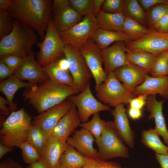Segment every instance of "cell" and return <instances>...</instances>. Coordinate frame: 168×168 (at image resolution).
<instances>
[{
  "label": "cell",
  "instance_id": "cell-11",
  "mask_svg": "<svg viewBox=\"0 0 168 168\" xmlns=\"http://www.w3.org/2000/svg\"><path fill=\"white\" fill-rule=\"evenodd\" d=\"M80 50L95 80V87H97L105 81L108 76L103 67L102 50L90 38Z\"/></svg>",
  "mask_w": 168,
  "mask_h": 168
},
{
  "label": "cell",
  "instance_id": "cell-54",
  "mask_svg": "<svg viewBox=\"0 0 168 168\" xmlns=\"http://www.w3.org/2000/svg\"><path fill=\"white\" fill-rule=\"evenodd\" d=\"M13 147L7 146L1 142L0 143V158H2L3 156L7 153L12 151Z\"/></svg>",
  "mask_w": 168,
  "mask_h": 168
},
{
  "label": "cell",
  "instance_id": "cell-28",
  "mask_svg": "<svg viewBox=\"0 0 168 168\" xmlns=\"http://www.w3.org/2000/svg\"><path fill=\"white\" fill-rule=\"evenodd\" d=\"M159 135L154 129L143 130L142 132L141 142L145 146L152 150L156 153L168 155V150L160 140Z\"/></svg>",
  "mask_w": 168,
  "mask_h": 168
},
{
  "label": "cell",
  "instance_id": "cell-41",
  "mask_svg": "<svg viewBox=\"0 0 168 168\" xmlns=\"http://www.w3.org/2000/svg\"><path fill=\"white\" fill-rule=\"evenodd\" d=\"M124 0H104L101 11L109 13L123 12Z\"/></svg>",
  "mask_w": 168,
  "mask_h": 168
},
{
  "label": "cell",
  "instance_id": "cell-57",
  "mask_svg": "<svg viewBox=\"0 0 168 168\" xmlns=\"http://www.w3.org/2000/svg\"><path fill=\"white\" fill-rule=\"evenodd\" d=\"M54 168H67L65 166H63L60 163H59L56 165V166Z\"/></svg>",
  "mask_w": 168,
  "mask_h": 168
},
{
  "label": "cell",
  "instance_id": "cell-42",
  "mask_svg": "<svg viewBox=\"0 0 168 168\" xmlns=\"http://www.w3.org/2000/svg\"><path fill=\"white\" fill-rule=\"evenodd\" d=\"M0 58L14 73L22 65L24 61V58L13 54L6 55Z\"/></svg>",
  "mask_w": 168,
  "mask_h": 168
},
{
  "label": "cell",
  "instance_id": "cell-51",
  "mask_svg": "<svg viewBox=\"0 0 168 168\" xmlns=\"http://www.w3.org/2000/svg\"><path fill=\"white\" fill-rule=\"evenodd\" d=\"M129 116L133 120L140 119L142 116L141 110L129 107L128 110Z\"/></svg>",
  "mask_w": 168,
  "mask_h": 168
},
{
  "label": "cell",
  "instance_id": "cell-19",
  "mask_svg": "<svg viewBox=\"0 0 168 168\" xmlns=\"http://www.w3.org/2000/svg\"><path fill=\"white\" fill-rule=\"evenodd\" d=\"M68 145L66 141L48 136L40 154L41 159L49 168H54L59 163L61 157Z\"/></svg>",
  "mask_w": 168,
  "mask_h": 168
},
{
  "label": "cell",
  "instance_id": "cell-18",
  "mask_svg": "<svg viewBox=\"0 0 168 168\" xmlns=\"http://www.w3.org/2000/svg\"><path fill=\"white\" fill-rule=\"evenodd\" d=\"M94 141L95 139L91 133L82 128L76 130L72 135L67 139V142L86 157H98V152L93 146Z\"/></svg>",
  "mask_w": 168,
  "mask_h": 168
},
{
  "label": "cell",
  "instance_id": "cell-26",
  "mask_svg": "<svg viewBox=\"0 0 168 168\" xmlns=\"http://www.w3.org/2000/svg\"><path fill=\"white\" fill-rule=\"evenodd\" d=\"M125 17L123 12L112 14L100 11L96 16L98 28L115 31H122Z\"/></svg>",
  "mask_w": 168,
  "mask_h": 168
},
{
  "label": "cell",
  "instance_id": "cell-53",
  "mask_svg": "<svg viewBox=\"0 0 168 168\" xmlns=\"http://www.w3.org/2000/svg\"><path fill=\"white\" fill-rule=\"evenodd\" d=\"M25 168H49L45 163L41 159L29 165Z\"/></svg>",
  "mask_w": 168,
  "mask_h": 168
},
{
  "label": "cell",
  "instance_id": "cell-20",
  "mask_svg": "<svg viewBox=\"0 0 168 168\" xmlns=\"http://www.w3.org/2000/svg\"><path fill=\"white\" fill-rule=\"evenodd\" d=\"M125 111L122 104L115 107L111 113L114 118V127L118 135L123 141L132 148L134 145V134L130 127Z\"/></svg>",
  "mask_w": 168,
  "mask_h": 168
},
{
  "label": "cell",
  "instance_id": "cell-46",
  "mask_svg": "<svg viewBox=\"0 0 168 168\" xmlns=\"http://www.w3.org/2000/svg\"><path fill=\"white\" fill-rule=\"evenodd\" d=\"M14 72L5 64L2 60L0 59V80L3 81L9 77Z\"/></svg>",
  "mask_w": 168,
  "mask_h": 168
},
{
  "label": "cell",
  "instance_id": "cell-56",
  "mask_svg": "<svg viewBox=\"0 0 168 168\" xmlns=\"http://www.w3.org/2000/svg\"><path fill=\"white\" fill-rule=\"evenodd\" d=\"M13 0H0V9L7 10Z\"/></svg>",
  "mask_w": 168,
  "mask_h": 168
},
{
  "label": "cell",
  "instance_id": "cell-5",
  "mask_svg": "<svg viewBox=\"0 0 168 168\" xmlns=\"http://www.w3.org/2000/svg\"><path fill=\"white\" fill-rule=\"evenodd\" d=\"M36 44L40 49L37 54V61L42 67L65 56V44L56 29L51 16L44 39Z\"/></svg>",
  "mask_w": 168,
  "mask_h": 168
},
{
  "label": "cell",
  "instance_id": "cell-37",
  "mask_svg": "<svg viewBox=\"0 0 168 168\" xmlns=\"http://www.w3.org/2000/svg\"><path fill=\"white\" fill-rule=\"evenodd\" d=\"M69 3L70 6L82 16L94 14V0H69Z\"/></svg>",
  "mask_w": 168,
  "mask_h": 168
},
{
  "label": "cell",
  "instance_id": "cell-38",
  "mask_svg": "<svg viewBox=\"0 0 168 168\" xmlns=\"http://www.w3.org/2000/svg\"><path fill=\"white\" fill-rule=\"evenodd\" d=\"M21 152L23 161L29 165L41 159L40 154L37 149L27 142L21 143L19 147Z\"/></svg>",
  "mask_w": 168,
  "mask_h": 168
},
{
  "label": "cell",
  "instance_id": "cell-8",
  "mask_svg": "<svg viewBox=\"0 0 168 168\" xmlns=\"http://www.w3.org/2000/svg\"><path fill=\"white\" fill-rule=\"evenodd\" d=\"M97 28L96 16L93 14L84 16L78 24L59 34L65 44L80 50Z\"/></svg>",
  "mask_w": 168,
  "mask_h": 168
},
{
  "label": "cell",
  "instance_id": "cell-16",
  "mask_svg": "<svg viewBox=\"0 0 168 168\" xmlns=\"http://www.w3.org/2000/svg\"><path fill=\"white\" fill-rule=\"evenodd\" d=\"M114 72L125 87L132 93L144 81L146 76L149 73L148 71L131 63L120 67Z\"/></svg>",
  "mask_w": 168,
  "mask_h": 168
},
{
  "label": "cell",
  "instance_id": "cell-49",
  "mask_svg": "<svg viewBox=\"0 0 168 168\" xmlns=\"http://www.w3.org/2000/svg\"><path fill=\"white\" fill-rule=\"evenodd\" d=\"M155 157L161 168H168V155L155 153Z\"/></svg>",
  "mask_w": 168,
  "mask_h": 168
},
{
  "label": "cell",
  "instance_id": "cell-14",
  "mask_svg": "<svg viewBox=\"0 0 168 168\" xmlns=\"http://www.w3.org/2000/svg\"><path fill=\"white\" fill-rule=\"evenodd\" d=\"M124 42H115L102 50L105 70L107 75L120 67L130 64L127 55L128 49Z\"/></svg>",
  "mask_w": 168,
  "mask_h": 168
},
{
  "label": "cell",
  "instance_id": "cell-55",
  "mask_svg": "<svg viewBox=\"0 0 168 168\" xmlns=\"http://www.w3.org/2000/svg\"><path fill=\"white\" fill-rule=\"evenodd\" d=\"M104 0H94V14L96 16L101 11V7Z\"/></svg>",
  "mask_w": 168,
  "mask_h": 168
},
{
  "label": "cell",
  "instance_id": "cell-1",
  "mask_svg": "<svg viewBox=\"0 0 168 168\" xmlns=\"http://www.w3.org/2000/svg\"><path fill=\"white\" fill-rule=\"evenodd\" d=\"M51 0H13L7 10L15 19L32 28L43 40L51 16Z\"/></svg>",
  "mask_w": 168,
  "mask_h": 168
},
{
  "label": "cell",
  "instance_id": "cell-30",
  "mask_svg": "<svg viewBox=\"0 0 168 168\" xmlns=\"http://www.w3.org/2000/svg\"><path fill=\"white\" fill-rule=\"evenodd\" d=\"M123 13L146 27L147 25L146 13L137 0H124Z\"/></svg>",
  "mask_w": 168,
  "mask_h": 168
},
{
  "label": "cell",
  "instance_id": "cell-15",
  "mask_svg": "<svg viewBox=\"0 0 168 168\" xmlns=\"http://www.w3.org/2000/svg\"><path fill=\"white\" fill-rule=\"evenodd\" d=\"M14 74L22 81L34 84L42 83L49 79L43 67L35 59L32 51L24 58L23 63Z\"/></svg>",
  "mask_w": 168,
  "mask_h": 168
},
{
  "label": "cell",
  "instance_id": "cell-25",
  "mask_svg": "<svg viewBox=\"0 0 168 168\" xmlns=\"http://www.w3.org/2000/svg\"><path fill=\"white\" fill-rule=\"evenodd\" d=\"M102 50L113 43L122 41L128 43L131 38L123 31H115L97 28L90 38Z\"/></svg>",
  "mask_w": 168,
  "mask_h": 168
},
{
  "label": "cell",
  "instance_id": "cell-35",
  "mask_svg": "<svg viewBox=\"0 0 168 168\" xmlns=\"http://www.w3.org/2000/svg\"><path fill=\"white\" fill-rule=\"evenodd\" d=\"M106 122L101 119L99 113L93 115L91 119L85 123H81L79 126L88 131L95 139L98 138L103 132Z\"/></svg>",
  "mask_w": 168,
  "mask_h": 168
},
{
  "label": "cell",
  "instance_id": "cell-36",
  "mask_svg": "<svg viewBox=\"0 0 168 168\" xmlns=\"http://www.w3.org/2000/svg\"><path fill=\"white\" fill-rule=\"evenodd\" d=\"M168 12V3L157 4L149 8L146 12L147 25L150 28Z\"/></svg>",
  "mask_w": 168,
  "mask_h": 168
},
{
  "label": "cell",
  "instance_id": "cell-60",
  "mask_svg": "<svg viewBox=\"0 0 168 168\" xmlns=\"http://www.w3.org/2000/svg\"></svg>",
  "mask_w": 168,
  "mask_h": 168
},
{
  "label": "cell",
  "instance_id": "cell-12",
  "mask_svg": "<svg viewBox=\"0 0 168 168\" xmlns=\"http://www.w3.org/2000/svg\"><path fill=\"white\" fill-rule=\"evenodd\" d=\"M126 47L130 51L145 52L156 56L168 50V33H161L151 29L149 33L129 42Z\"/></svg>",
  "mask_w": 168,
  "mask_h": 168
},
{
  "label": "cell",
  "instance_id": "cell-47",
  "mask_svg": "<svg viewBox=\"0 0 168 168\" xmlns=\"http://www.w3.org/2000/svg\"><path fill=\"white\" fill-rule=\"evenodd\" d=\"M0 168H22L21 165L12 158L3 160L0 163Z\"/></svg>",
  "mask_w": 168,
  "mask_h": 168
},
{
  "label": "cell",
  "instance_id": "cell-50",
  "mask_svg": "<svg viewBox=\"0 0 168 168\" xmlns=\"http://www.w3.org/2000/svg\"><path fill=\"white\" fill-rule=\"evenodd\" d=\"M69 5V0H54L53 1L52 12L63 7Z\"/></svg>",
  "mask_w": 168,
  "mask_h": 168
},
{
  "label": "cell",
  "instance_id": "cell-6",
  "mask_svg": "<svg viewBox=\"0 0 168 168\" xmlns=\"http://www.w3.org/2000/svg\"><path fill=\"white\" fill-rule=\"evenodd\" d=\"M95 141L98 148L99 157L102 159L129 157L128 148L117 133L113 122H106L103 132Z\"/></svg>",
  "mask_w": 168,
  "mask_h": 168
},
{
  "label": "cell",
  "instance_id": "cell-43",
  "mask_svg": "<svg viewBox=\"0 0 168 168\" xmlns=\"http://www.w3.org/2000/svg\"><path fill=\"white\" fill-rule=\"evenodd\" d=\"M151 29L161 33H168V12L159 20Z\"/></svg>",
  "mask_w": 168,
  "mask_h": 168
},
{
  "label": "cell",
  "instance_id": "cell-34",
  "mask_svg": "<svg viewBox=\"0 0 168 168\" xmlns=\"http://www.w3.org/2000/svg\"><path fill=\"white\" fill-rule=\"evenodd\" d=\"M150 73L152 77L168 75V50L156 56L151 65Z\"/></svg>",
  "mask_w": 168,
  "mask_h": 168
},
{
  "label": "cell",
  "instance_id": "cell-52",
  "mask_svg": "<svg viewBox=\"0 0 168 168\" xmlns=\"http://www.w3.org/2000/svg\"><path fill=\"white\" fill-rule=\"evenodd\" d=\"M59 67L63 70L69 71V63L67 59L62 58L56 60Z\"/></svg>",
  "mask_w": 168,
  "mask_h": 168
},
{
  "label": "cell",
  "instance_id": "cell-40",
  "mask_svg": "<svg viewBox=\"0 0 168 168\" xmlns=\"http://www.w3.org/2000/svg\"><path fill=\"white\" fill-rule=\"evenodd\" d=\"M84 168H122L116 162L109 161L99 157H86Z\"/></svg>",
  "mask_w": 168,
  "mask_h": 168
},
{
  "label": "cell",
  "instance_id": "cell-29",
  "mask_svg": "<svg viewBox=\"0 0 168 168\" xmlns=\"http://www.w3.org/2000/svg\"><path fill=\"white\" fill-rule=\"evenodd\" d=\"M86 158L74 147L68 144L59 163L67 168H77L83 166Z\"/></svg>",
  "mask_w": 168,
  "mask_h": 168
},
{
  "label": "cell",
  "instance_id": "cell-31",
  "mask_svg": "<svg viewBox=\"0 0 168 168\" xmlns=\"http://www.w3.org/2000/svg\"><path fill=\"white\" fill-rule=\"evenodd\" d=\"M151 30V28H147L135 20L125 16L122 31L132 41L142 38L149 33Z\"/></svg>",
  "mask_w": 168,
  "mask_h": 168
},
{
  "label": "cell",
  "instance_id": "cell-27",
  "mask_svg": "<svg viewBox=\"0 0 168 168\" xmlns=\"http://www.w3.org/2000/svg\"><path fill=\"white\" fill-rule=\"evenodd\" d=\"M49 79L57 83L74 86L73 77L69 71L60 68L56 60L43 67Z\"/></svg>",
  "mask_w": 168,
  "mask_h": 168
},
{
  "label": "cell",
  "instance_id": "cell-17",
  "mask_svg": "<svg viewBox=\"0 0 168 168\" xmlns=\"http://www.w3.org/2000/svg\"><path fill=\"white\" fill-rule=\"evenodd\" d=\"M81 122L77 110L72 104L68 112L60 119L49 136L67 141Z\"/></svg>",
  "mask_w": 168,
  "mask_h": 168
},
{
  "label": "cell",
  "instance_id": "cell-21",
  "mask_svg": "<svg viewBox=\"0 0 168 168\" xmlns=\"http://www.w3.org/2000/svg\"><path fill=\"white\" fill-rule=\"evenodd\" d=\"M133 95H155L159 94L168 96L167 76L150 77L147 75L144 81L137 86L132 92Z\"/></svg>",
  "mask_w": 168,
  "mask_h": 168
},
{
  "label": "cell",
  "instance_id": "cell-61",
  "mask_svg": "<svg viewBox=\"0 0 168 168\" xmlns=\"http://www.w3.org/2000/svg\"></svg>",
  "mask_w": 168,
  "mask_h": 168
},
{
  "label": "cell",
  "instance_id": "cell-58",
  "mask_svg": "<svg viewBox=\"0 0 168 168\" xmlns=\"http://www.w3.org/2000/svg\"><path fill=\"white\" fill-rule=\"evenodd\" d=\"M84 168L83 167H78V168Z\"/></svg>",
  "mask_w": 168,
  "mask_h": 168
},
{
  "label": "cell",
  "instance_id": "cell-13",
  "mask_svg": "<svg viewBox=\"0 0 168 168\" xmlns=\"http://www.w3.org/2000/svg\"><path fill=\"white\" fill-rule=\"evenodd\" d=\"M72 104L66 100L34 117L32 124L40 127L48 136L60 119L68 112Z\"/></svg>",
  "mask_w": 168,
  "mask_h": 168
},
{
  "label": "cell",
  "instance_id": "cell-9",
  "mask_svg": "<svg viewBox=\"0 0 168 168\" xmlns=\"http://www.w3.org/2000/svg\"><path fill=\"white\" fill-rule=\"evenodd\" d=\"M64 52L69 63V71L73 78L74 86L80 92L90 83L92 74L80 50L65 44Z\"/></svg>",
  "mask_w": 168,
  "mask_h": 168
},
{
  "label": "cell",
  "instance_id": "cell-45",
  "mask_svg": "<svg viewBox=\"0 0 168 168\" xmlns=\"http://www.w3.org/2000/svg\"><path fill=\"white\" fill-rule=\"evenodd\" d=\"M138 1L143 10L147 11L151 7L157 4L168 3L167 0H139Z\"/></svg>",
  "mask_w": 168,
  "mask_h": 168
},
{
  "label": "cell",
  "instance_id": "cell-2",
  "mask_svg": "<svg viewBox=\"0 0 168 168\" xmlns=\"http://www.w3.org/2000/svg\"><path fill=\"white\" fill-rule=\"evenodd\" d=\"M80 92L73 86L54 82L49 79L26 89L22 94L25 101L40 113Z\"/></svg>",
  "mask_w": 168,
  "mask_h": 168
},
{
  "label": "cell",
  "instance_id": "cell-7",
  "mask_svg": "<svg viewBox=\"0 0 168 168\" xmlns=\"http://www.w3.org/2000/svg\"><path fill=\"white\" fill-rule=\"evenodd\" d=\"M95 90L100 101L114 107L128 103L134 96L120 83L114 72H109L105 81L96 87Z\"/></svg>",
  "mask_w": 168,
  "mask_h": 168
},
{
  "label": "cell",
  "instance_id": "cell-59",
  "mask_svg": "<svg viewBox=\"0 0 168 168\" xmlns=\"http://www.w3.org/2000/svg\"><path fill=\"white\" fill-rule=\"evenodd\" d=\"M167 144V149H168V143Z\"/></svg>",
  "mask_w": 168,
  "mask_h": 168
},
{
  "label": "cell",
  "instance_id": "cell-39",
  "mask_svg": "<svg viewBox=\"0 0 168 168\" xmlns=\"http://www.w3.org/2000/svg\"><path fill=\"white\" fill-rule=\"evenodd\" d=\"M9 12L0 9V38L9 34L12 31L14 20Z\"/></svg>",
  "mask_w": 168,
  "mask_h": 168
},
{
  "label": "cell",
  "instance_id": "cell-32",
  "mask_svg": "<svg viewBox=\"0 0 168 168\" xmlns=\"http://www.w3.org/2000/svg\"><path fill=\"white\" fill-rule=\"evenodd\" d=\"M48 136L46 132L39 126L32 124L27 136V142L34 146L41 153Z\"/></svg>",
  "mask_w": 168,
  "mask_h": 168
},
{
  "label": "cell",
  "instance_id": "cell-33",
  "mask_svg": "<svg viewBox=\"0 0 168 168\" xmlns=\"http://www.w3.org/2000/svg\"><path fill=\"white\" fill-rule=\"evenodd\" d=\"M129 62L148 71L149 73L152 63L156 57L150 53L143 51L127 52Z\"/></svg>",
  "mask_w": 168,
  "mask_h": 168
},
{
  "label": "cell",
  "instance_id": "cell-23",
  "mask_svg": "<svg viewBox=\"0 0 168 168\" xmlns=\"http://www.w3.org/2000/svg\"><path fill=\"white\" fill-rule=\"evenodd\" d=\"M52 12L53 22L59 34L69 29L80 22L82 19V16L70 5Z\"/></svg>",
  "mask_w": 168,
  "mask_h": 168
},
{
  "label": "cell",
  "instance_id": "cell-44",
  "mask_svg": "<svg viewBox=\"0 0 168 168\" xmlns=\"http://www.w3.org/2000/svg\"><path fill=\"white\" fill-rule=\"evenodd\" d=\"M147 96L140 95L138 97L131 99L128 102L130 107L141 110L146 104Z\"/></svg>",
  "mask_w": 168,
  "mask_h": 168
},
{
  "label": "cell",
  "instance_id": "cell-4",
  "mask_svg": "<svg viewBox=\"0 0 168 168\" xmlns=\"http://www.w3.org/2000/svg\"><path fill=\"white\" fill-rule=\"evenodd\" d=\"M32 119L24 107L11 112L0 129V142L9 147H19L26 142Z\"/></svg>",
  "mask_w": 168,
  "mask_h": 168
},
{
  "label": "cell",
  "instance_id": "cell-48",
  "mask_svg": "<svg viewBox=\"0 0 168 168\" xmlns=\"http://www.w3.org/2000/svg\"><path fill=\"white\" fill-rule=\"evenodd\" d=\"M7 105H8V102L6 99L0 96V113L1 114L7 115H9L10 110Z\"/></svg>",
  "mask_w": 168,
  "mask_h": 168
},
{
  "label": "cell",
  "instance_id": "cell-24",
  "mask_svg": "<svg viewBox=\"0 0 168 168\" xmlns=\"http://www.w3.org/2000/svg\"><path fill=\"white\" fill-rule=\"evenodd\" d=\"M34 84L26 82L19 79L14 74L7 79L1 81L0 91L3 93L8 102V105L11 112L17 110V106L13 100L14 95L20 89L30 88Z\"/></svg>",
  "mask_w": 168,
  "mask_h": 168
},
{
  "label": "cell",
  "instance_id": "cell-10",
  "mask_svg": "<svg viewBox=\"0 0 168 168\" xmlns=\"http://www.w3.org/2000/svg\"><path fill=\"white\" fill-rule=\"evenodd\" d=\"M67 100L75 106L83 123L87 122L91 115L110 109L108 106L95 98L91 91L90 83L79 93L71 96Z\"/></svg>",
  "mask_w": 168,
  "mask_h": 168
},
{
  "label": "cell",
  "instance_id": "cell-3",
  "mask_svg": "<svg viewBox=\"0 0 168 168\" xmlns=\"http://www.w3.org/2000/svg\"><path fill=\"white\" fill-rule=\"evenodd\" d=\"M0 58L13 54L24 58L37 44V37L30 27L15 19L11 32L0 39Z\"/></svg>",
  "mask_w": 168,
  "mask_h": 168
},
{
  "label": "cell",
  "instance_id": "cell-22",
  "mask_svg": "<svg viewBox=\"0 0 168 168\" xmlns=\"http://www.w3.org/2000/svg\"><path fill=\"white\" fill-rule=\"evenodd\" d=\"M164 101H159L156 99L155 95H150L147 96L146 104L147 110L150 113L149 118L154 119L155 123V129L159 135L162 137L164 142L167 144L168 130L162 112Z\"/></svg>",
  "mask_w": 168,
  "mask_h": 168
}]
</instances>
